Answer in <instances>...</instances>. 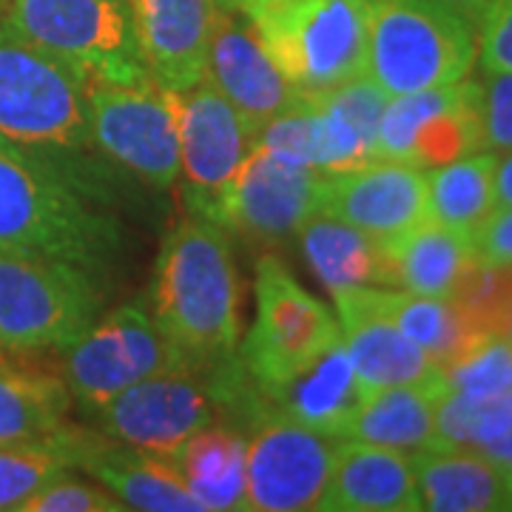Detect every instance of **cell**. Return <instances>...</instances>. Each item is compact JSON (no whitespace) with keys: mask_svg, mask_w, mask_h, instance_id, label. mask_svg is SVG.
Returning a JSON list of instances; mask_svg holds the SVG:
<instances>
[{"mask_svg":"<svg viewBox=\"0 0 512 512\" xmlns=\"http://www.w3.org/2000/svg\"><path fill=\"white\" fill-rule=\"evenodd\" d=\"M504 336H507V339L512 342V319H510V328H507V333H504Z\"/></svg>","mask_w":512,"mask_h":512,"instance_id":"43","label":"cell"},{"mask_svg":"<svg viewBox=\"0 0 512 512\" xmlns=\"http://www.w3.org/2000/svg\"><path fill=\"white\" fill-rule=\"evenodd\" d=\"M441 370L458 393L504 396L512 382V342L501 333H478L473 345Z\"/></svg>","mask_w":512,"mask_h":512,"instance_id":"33","label":"cell"},{"mask_svg":"<svg viewBox=\"0 0 512 512\" xmlns=\"http://www.w3.org/2000/svg\"><path fill=\"white\" fill-rule=\"evenodd\" d=\"M18 512H126V504L103 484L74 478L66 470L26 498Z\"/></svg>","mask_w":512,"mask_h":512,"instance_id":"35","label":"cell"},{"mask_svg":"<svg viewBox=\"0 0 512 512\" xmlns=\"http://www.w3.org/2000/svg\"><path fill=\"white\" fill-rule=\"evenodd\" d=\"M450 384L441 376L430 384H399L365 393L350 421L348 439L382 444L402 453L439 447L436 441V404Z\"/></svg>","mask_w":512,"mask_h":512,"instance_id":"26","label":"cell"},{"mask_svg":"<svg viewBox=\"0 0 512 512\" xmlns=\"http://www.w3.org/2000/svg\"><path fill=\"white\" fill-rule=\"evenodd\" d=\"M265 396L282 416L299 421L328 439H348L350 421L365 399L342 339Z\"/></svg>","mask_w":512,"mask_h":512,"instance_id":"23","label":"cell"},{"mask_svg":"<svg viewBox=\"0 0 512 512\" xmlns=\"http://www.w3.org/2000/svg\"><path fill=\"white\" fill-rule=\"evenodd\" d=\"M245 512L316 510L333 467L336 441L268 410L248 427Z\"/></svg>","mask_w":512,"mask_h":512,"instance_id":"13","label":"cell"},{"mask_svg":"<svg viewBox=\"0 0 512 512\" xmlns=\"http://www.w3.org/2000/svg\"><path fill=\"white\" fill-rule=\"evenodd\" d=\"M453 302L478 330L504 336L512 319V268L476 262L464 276Z\"/></svg>","mask_w":512,"mask_h":512,"instance_id":"34","label":"cell"},{"mask_svg":"<svg viewBox=\"0 0 512 512\" xmlns=\"http://www.w3.org/2000/svg\"><path fill=\"white\" fill-rule=\"evenodd\" d=\"M481 453H484V456H490L493 461H498L504 470H510L512 473V430L510 433H504L498 441H493V444H487Z\"/></svg>","mask_w":512,"mask_h":512,"instance_id":"41","label":"cell"},{"mask_svg":"<svg viewBox=\"0 0 512 512\" xmlns=\"http://www.w3.org/2000/svg\"><path fill=\"white\" fill-rule=\"evenodd\" d=\"M0 254L66 262L106 285L123 254V225L49 165L0 146Z\"/></svg>","mask_w":512,"mask_h":512,"instance_id":"3","label":"cell"},{"mask_svg":"<svg viewBox=\"0 0 512 512\" xmlns=\"http://www.w3.org/2000/svg\"><path fill=\"white\" fill-rule=\"evenodd\" d=\"M72 404L60 373L0 362V444L55 433L69 421Z\"/></svg>","mask_w":512,"mask_h":512,"instance_id":"28","label":"cell"},{"mask_svg":"<svg viewBox=\"0 0 512 512\" xmlns=\"http://www.w3.org/2000/svg\"><path fill=\"white\" fill-rule=\"evenodd\" d=\"M330 296L362 393L399 384H430L444 376V370L396 328L384 308V288L362 285Z\"/></svg>","mask_w":512,"mask_h":512,"instance_id":"17","label":"cell"},{"mask_svg":"<svg viewBox=\"0 0 512 512\" xmlns=\"http://www.w3.org/2000/svg\"><path fill=\"white\" fill-rule=\"evenodd\" d=\"M319 214L379 239L399 237L430 217L427 171L390 160L322 171Z\"/></svg>","mask_w":512,"mask_h":512,"instance_id":"16","label":"cell"},{"mask_svg":"<svg viewBox=\"0 0 512 512\" xmlns=\"http://www.w3.org/2000/svg\"><path fill=\"white\" fill-rule=\"evenodd\" d=\"M279 72L302 94L367 74V37L356 0H239Z\"/></svg>","mask_w":512,"mask_h":512,"instance_id":"5","label":"cell"},{"mask_svg":"<svg viewBox=\"0 0 512 512\" xmlns=\"http://www.w3.org/2000/svg\"><path fill=\"white\" fill-rule=\"evenodd\" d=\"M302 256L328 293L345 288H393V271L384 239L359 231L348 222L316 214L296 234Z\"/></svg>","mask_w":512,"mask_h":512,"instance_id":"25","label":"cell"},{"mask_svg":"<svg viewBox=\"0 0 512 512\" xmlns=\"http://www.w3.org/2000/svg\"><path fill=\"white\" fill-rule=\"evenodd\" d=\"M481 69L512 72V0H493L476 29Z\"/></svg>","mask_w":512,"mask_h":512,"instance_id":"37","label":"cell"},{"mask_svg":"<svg viewBox=\"0 0 512 512\" xmlns=\"http://www.w3.org/2000/svg\"><path fill=\"white\" fill-rule=\"evenodd\" d=\"M384 308L396 328L439 367H447L473 345L478 330L453 299L419 296L402 288H384Z\"/></svg>","mask_w":512,"mask_h":512,"instance_id":"30","label":"cell"},{"mask_svg":"<svg viewBox=\"0 0 512 512\" xmlns=\"http://www.w3.org/2000/svg\"><path fill=\"white\" fill-rule=\"evenodd\" d=\"M481 128L484 148L504 154L512 151V72L481 69Z\"/></svg>","mask_w":512,"mask_h":512,"instance_id":"36","label":"cell"},{"mask_svg":"<svg viewBox=\"0 0 512 512\" xmlns=\"http://www.w3.org/2000/svg\"><path fill=\"white\" fill-rule=\"evenodd\" d=\"M512 430V396H467L447 387L436 404L439 447L484 450Z\"/></svg>","mask_w":512,"mask_h":512,"instance_id":"32","label":"cell"},{"mask_svg":"<svg viewBox=\"0 0 512 512\" xmlns=\"http://www.w3.org/2000/svg\"><path fill=\"white\" fill-rule=\"evenodd\" d=\"M171 97L185 202L191 214L222 225L225 194L251 151V131L208 77L185 92H171Z\"/></svg>","mask_w":512,"mask_h":512,"instance_id":"14","label":"cell"},{"mask_svg":"<svg viewBox=\"0 0 512 512\" xmlns=\"http://www.w3.org/2000/svg\"><path fill=\"white\" fill-rule=\"evenodd\" d=\"M217 6H220V9H225V12H237L239 0H217Z\"/></svg>","mask_w":512,"mask_h":512,"instance_id":"42","label":"cell"},{"mask_svg":"<svg viewBox=\"0 0 512 512\" xmlns=\"http://www.w3.org/2000/svg\"><path fill=\"white\" fill-rule=\"evenodd\" d=\"M478 262L512 268V208H495L473 231Z\"/></svg>","mask_w":512,"mask_h":512,"instance_id":"38","label":"cell"},{"mask_svg":"<svg viewBox=\"0 0 512 512\" xmlns=\"http://www.w3.org/2000/svg\"><path fill=\"white\" fill-rule=\"evenodd\" d=\"M137 49L151 77L185 92L205 77L217 0H126Z\"/></svg>","mask_w":512,"mask_h":512,"instance_id":"19","label":"cell"},{"mask_svg":"<svg viewBox=\"0 0 512 512\" xmlns=\"http://www.w3.org/2000/svg\"><path fill=\"white\" fill-rule=\"evenodd\" d=\"M367 37V77L387 94L427 92L470 77L476 29L444 0H356Z\"/></svg>","mask_w":512,"mask_h":512,"instance_id":"4","label":"cell"},{"mask_svg":"<svg viewBox=\"0 0 512 512\" xmlns=\"http://www.w3.org/2000/svg\"><path fill=\"white\" fill-rule=\"evenodd\" d=\"M447 6H453L461 18L467 20L473 29H478V23L484 20V15H487V9H490V3L493 0H444Z\"/></svg>","mask_w":512,"mask_h":512,"instance_id":"40","label":"cell"},{"mask_svg":"<svg viewBox=\"0 0 512 512\" xmlns=\"http://www.w3.org/2000/svg\"><path fill=\"white\" fill-rule=\"evenodd\" d=\"M205 77L237 109L251 137L302 97L265 52L248 18L225 9H217L208 37Z\"/></svg>","mask_w":512,"mask_h":512,"instance_id":"18","label":"cell"},{"mask_svg":"<svg viewBox=\"0 0 512 512\" xmlns=\"http://www.w3.org/2000/svg\"><path fill=\"white\" fill-rule=\"evenodd\" d=\"M316 510L419 512L413 456L382 444L339 439L333 450L328 487Z\"/></svg>","mask_w":512,"mask_h":512,"instance_id":"20","label":"cell"},{"mask_svg":"<svg viewBox=\"0 0 512 512\" xmlns=\"http://www.w3.org/2000/svg\"><path fill=\"white\" fill-rule=\"evenodd\" d=\"M495 160L481 148L453 163L427 168V214L458 234L476 231L495 211Z\"/></svg>","mask_w":512,"mask_h":512,"instance_id":"29","label":"cell"},{"mask_svg":"<svg viewBox=\"0 0 512 512\" xmlns=\"http://www.w3.org/2000/svg\"><path fill=\"white\" fill-rule=\"evenodd\" d=\"M89 126L97 151L137 183L165 191L180 180V134L171 89L148 72L89 74Z\"/></svg>","mask_w":512,"mask_h":512,"instance_id":"7","label":"cell"},{"mask_svg":"<svg viewBox=\"0 0 512 512\" xmlns=\"http://www.w3.org/2000/svg\"><path fill=\"white\" fill-rule=\"evenodd\" d=\"M0 146L49 165L92 200L109 197L111 171L89 126V74L0 26Z\"/></svg>","mask_w":512,"mask_h":512,"instance_id":"1","label":"cell"},{"mask_svg":"<svg viewBox=\"0 0 512 512\" xmlns=\"http://www.w3.org/2000/svg\"><path fill=\"white\" fill-rule=\"evenodd\" d=\"M419 510L512 512V473L481 450L430 447L413 453Z\"/></svg>","mask_w":512,"mask_h":512,"instance_id":"22","label":"cell"},{"mask_svg":"<svg viewBox=\"0 0 512 512\" xmlns=\"http://www.w3.org/2000/svg\"><path fill=\"white\" fill-rule=\"evenodd\" d=\"M481 148V86L473 77L427 92L390 94L379 123L376 160L427 171Z\"/></svg>","mask_w":512,"mask_h":512,"instance_id":"12","label":"cell"},{"mask_svg":"<svg viewBox=\"0 0 512 512\" xmlns=\"http://www.w3.org/2000/svg\"><path fill=\"white\" fill-rule=\"evenodd\" d=\"M191 365L140 305L97 316L63 350V379L86 413L100 410L131 384Z\"/></svg>","mask_w":512,"mask_h":512,"instance_id":"10","label":"cell"},{"mask_svg":"<svg viewBox=\"0 0 512 512\" xmlns=\"http://www.w3.org/2000/svg\"><path fill=\"white\" fill-rule=\"evenodd\" d=\"M77 470L111 490L126 510L205 512L171 458L128 447L97 430H83Z\"/></svg>","mask_w":512,"mask_h":512,"instance_id":"21","label":"cell"},{"mask_svg":"<svg viewBox=\"0 0 512 512\" xmlns=\"http://www.w3.org/2000/svg\"><path fill=\"white\" fill-rule=\"evenodd\" d=\"M0 6L3 29L80 72L111 80L148 72L126 0H3Z\"/></svg>","mask_w":512,"mask_h":512,"instance_id":"8","label":"cell"},{"mask_svg":"<svg viewBox=\"0 0 512 512\" xmlns=\"http://www.w3.org/2000/svg\"><path fill=\"white\" fill-rule=\"evenodd\" d=\"M495 208H512V151L495 160Z\"/></svg>","mask_w":512,"mask_h":512,"instance_id":"39","label":"cell"},{"mask_svg":"<svg viewBox=\"0 0 512 512\" xmlns=\"http://www.w3.org/2000/svg\"><path fill=\"white\" fill-rule=\"evenodd\" d=\"M100 433L128 447L171 458L202 427L220 421L208 365H185L131 384L94 410Z\"/></svg>","mask_w":512,"mask_h":512,"instance_id":"11","label":"cell"},{"mask_svg":"<svg viewBox=\"0 0 512 512\" xmlns=\"http://www.w3.org/2000/svg\"><path fill=\"white\" fill-rule=\"evenodd\" d=\"M322 171L251 146L225 194L222 225L259 245L293 239L319 214Z\"/></svg>","mask_w":512,"mask_h":512,"instance_id":"15","label":"cell"},{"mask_svg":"<svg viewBox=\"0 0 512 512\" xmlns=\"http://www.w3.org/2000/svg\"><path fill=\"white\" fill-rule=\"evenodd\" d=\"M245 444L248 436L234 424H208L171 456L202 510L245 507Z\"/></svg>","mask_w":512,"mask_h":512,"instance_id":"27","label":"cell"},{"mask_svg":"<svg viewBox=\"0 0 512 512\" xmlns=\"http://www.w3.org/2000/svg\"><path fill=\"white\" fill-rule=\"evenodd\" d=\"M342 339L336 313L308 293L291 268L262 256L256 262V322L239 342V359L262 393L293 379Z\"/></svg>","mask_w":512,"mask_h":512,"instance_id":"9","label":"cell"},{"mask_svg":"<svg viewBox=\"0 0 512 512\" xmlns=\"http://www.w3.org/2000/svg\"><path fill=\"white\" fill-rule=\"evenodd\" d=\"M148 316L191 365H214L239 350V274L228 228L185 217L154 259Z\"/></svg>","mask_w":512,"mask_h":512,"instance_id":"2","label":"cell"},{"mask_svg":"<svg viewBox=\"0 0 512 512\" xmlns=\"http://www.w3.org/2000/svg\"><path fill=\"white\" fill-rule=\"evenodd\" d=\"M80 439L83 427L66 421L55 433L0 444V512H18L43 484L66 470H77Z\"/></svg>","mask_w":512,"mask_h":512,"instance_id":"31","label":"cell"},{"mask_svg":"<svg viewBox=\"0 0 512 512\" xmlns=\"http://www.w3.org/2000/svg\"><path fill=\"white\" fill-rule=\"evenodd\" d=\"M510 396H512V382H510Z\"/></svg>","mask_w":512,"mask_h":512,"instance_id":"44","label":"cell"},{"mask_svg":"<svg viewBox=\"0 0 512 512\" xmlns=\"http://www.w3.org/2000/svg\"><path fill=\"white\" fill-rule=\"evenodd\" d=\"M0 3H3V0H0Z\"/></svg>","mask_w":512,"mask_h":512,"instance_id":"45","label":"cell"},{"mask_svg":"<svg viewBox=\"0 0 512 512\" xmlns=\"http://www.w3.org/2000/svg\"><path fill=\"white\" fill-rule=\"evenodd\" d=\"M106 285L37 256L0 254V353L66 350L103 311Z\"/></svg>","mask_w":512,"mask_h":512,"instance_id":"6","label":"cell"},{"mask_svg":"<svg viewBox=\"0 0 512 512\" xmlns=\"http://www.w3.org/2000/svg\"><path fill=\"white\" fill-rule=\"evenodd\" d=\"M384 251L393 271V288L436 299H453L478 262L470 234H458L430 217L399 237L384 239Z\"/></svg>","mask_w":512,"mask_h":512,"instance_id":"24","label":"cell"}]
</instances>
